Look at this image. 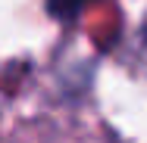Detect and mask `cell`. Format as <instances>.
Masks as SVG:
<instances>
[{
    "label": "cell",
    "mask_w": 147,
    "mask_h": 143,
    "mask_svg": "<svg viewBox=\"0 0 147 143\" xmlns=\"http://www.w3.org/2000/svg\"><path fill=\"white\" fill-rule=\"evenodd\" d=\"M85 0H47V9L57 16V19H72L78 9H82Z\"/></svg>",
    "instance_id": "1"
}]
</instances>
